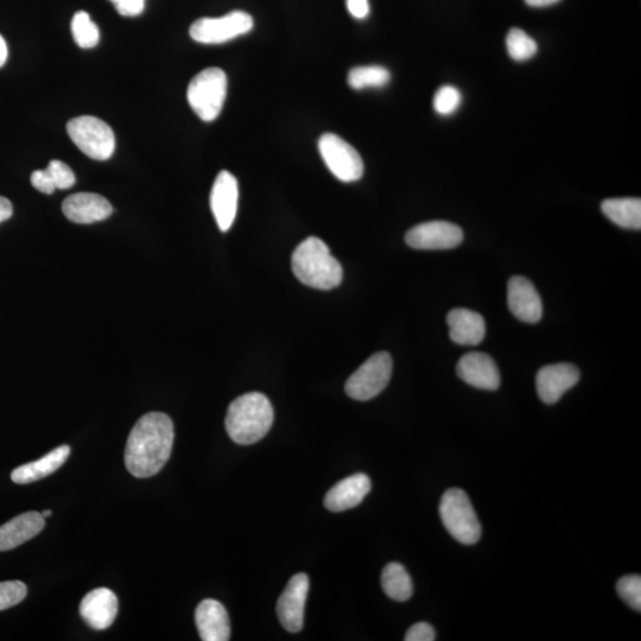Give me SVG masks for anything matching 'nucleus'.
Wrapping results in <instances>:
<instances>
[{"label":"nucleus","instance_id":"obj_1","mask_svg":"<svg viewBox=\"0 0 641 641\" xmlns=\"http://www.w3.org/2000/svg\"><path fill=\"white\" fill-rule=\"evenodd\" d=\"M175 439L174 424L162 412H150L131 430L125 449V465L136 478H150L168 462Z\"/></svg>","mask_w":641,"mask_h":641},{"label":"nucleus","instance_id":"obj_2","mask_svg":"<svg viewBox=\"0 0 641 641\" xmlns=\"http://www.w3.org/2000/svg\"><path fill=\"white\" fill-rule=\"evenodd\" d=\"M275 412L269 398L250 392L231 403L225 425L228 436L240 446H250L268 435L274 424Z\"/></svg>","mask_w":641,"mask_h":641},{"label":"nucleus","instance_id":"obj_3","mask_svg":"<svg viewBox=\"0 0 641 641\" xmlns=\"http://www.w3.org/2000/svg\"><path fill=\"white\" fill-rule=\"evenodd\" d=\"M291 269L298 281L307 287L332 290L342 282V266L330 253L328 246L316 237L302 241L291 257Z\"/></svg>","mask_w":641,"mask_h":641},{"label":"nucleus","instance_id":"obj_4","mask_svg":"<svg viewBox=\"0 0 641 641\" xmlns=\"http://www.w3.org/2000/svg\"><path fill=\"white\" fill-rule=\"evenodd\" d=\"M440 516L444 528L456 541L473 545L481 538V524L466 492L452 488L443 494Z\"/></svg>","mask_w":641,"mask_h":641},{"label":"nucleus","instance_id":"obj_5","mask_svg":"<svg viewBox=\"0 0 641 641\" xmlns=\"http://www.w3.org/2000/svg\"><path fill=\"white\" fill-rule=\"evenodd\" d=\"M227 95V76L220 68H207L190 81L187 99L203 122L220 116Z\"/></svg>","mask_w":641,"mask_h":641},{"label":"nucleus","instance_id":"obj_6","mask_svg":"<svg viewBox=\"0 0 641 641\" xmlns=\"http://www.w3.org/2000/svg\"><path fill=\"white\" fill-rule=\"evenodd\" d=\"M67 132L73 143L92 160H110L116 150V136L104 120L82 116L69 120Z\"/></svg>","mask_w":641,"mask_h":641},{"label":"nucleus","instance_id":"obj_7","mask_svg":"<svg viewBox=\"0 0 641 641\" xmlns=\"http://www.w3.org/2000/svg\"><path fill=\"white\" fill-rule=\"evenodd\" d=\"M392 358L389 353L379 352L367 359L347 380L345 389L355 401L366 402L385 390L392 376Z\"/></svg>","mask_w":641,"mask_h":641},{"label":"nucleus","instance_id":"obj_8","mask_svg":"<svg viewBox=\"0 0 641 641\" xmlns=\"http://www.w3.org/2000/svg\"><path fill=\"white\" fill-rule=\"evenodd\" d=\"M319 151L323 162L336 179L342 182H355L363 177V158L341 137L334 133H325L319 139Z\"/></svg>","mask_w":641,"mask_h":641},{"label":"nucleus","instance_id":"obj_9","mask_svg":"<svg viewBox=\"0 0 641 641\" xmlns=\"http://www.w3.org/2000/svg\"><path fill=\"white\" fill-rule=\"evenodd\" d=\"M253 18L243 11H233L219 18H201L190 27L189 34L195 42L221 44L250 33Z\"/></svg>","mask_w":641,"mask_h":641},{"label":"nucleus","instance_id":"obj_10","mask_svg":"<svg viewBox=\"0 0 641 641\" xmlns=\"http://www.w3.org/2000/svg\"><path fill=\"white\" fill-rule=\"evenodd\" d=\"M406 244L415 250H452L463 241V231L448 221H429L412 227L406 233Z\"/></svg>","mask_w":641,"mask_h":641},{"label":"nucleus","instance_id":"obj_11","mask_svg":"<svg viewBox=\"0 0 641 641\" xmlns=\"http://www.w3.org/2000/svg\"><path fill=\"white\" fill-rule=\"evenodd\" d=\"M309 587V577L306 574H297L291 577L288 586L279 596L277 602L279 623L290 633L302 631Z\"/></svg>","mask_w":641,"mask_h":641},{"label":"nucleus","instance_id":"obj_12","mask_svg":"<svg viewBox=\"0 0 641 641\" xmlns=\"http://www.w3.org/2000/svg\"><path fill=\"white\" fill-rule=\"evenodd\" d=\"M579 380L580 371L574 365L562 363L544 366L536 377L538 396L545 404H555L564 393L573 389Z\"/></svg>","mask_w":641,"mask_h":641},{"label":"nucleus","instance_id":"obj_13","mask_svg":"<svg viewBox=\"0 0 641 641\" xmlns=\"http://www.w3.org/2000/svg\"><path fill=\"white\" fill-rule=\"evenodd\" d=\"M239 187L230 171L222 170L211 193V209L221 232H227L237 217Z\"/></svg>","mask_w":641,"mask_h":641},{"label":"nucleus","instance_id":"obj_14","mask_svg":"<svg viewBox=\"0 0 641 641\" xmlns=\"http://www.w3.org/2000/svg\"><path fill=\"white\" fill-rule=\"evenodd\" d=\"M507 304L519 321L537 323L543 316L542 298L528 278L514 276L507 285Z\"/></svg>","mask_w":641,"mask_h":641},{"label":"nucleus","instance_id":"obj_15","mask_svg":"<svg viewBox=\"0 0 641 641\" xmlns=\"http://www.w3.org/2000/svg\"><path fill=\"white\" fill-rule=\"evenodd\" d=\"M456 373L463 382L475 389L498 390L501 382L497 364L485 353L471 352L463 355L456 366Z\"/></svg>","mask_w":641,"mask_h":641},{"label":"nucleus","instance_id":"obj_16","mask_svg":"<svg viewBox=\"0 0 641 641\" xmlns=\"http://www.w3.org/2000/svg\"><path fill=\"white\" fill-rule=\"evenodd\" d=\"M81 618L94 630H106L118 614V599L112 590L97 588L88 593L80 604Z\"/></svg>","mask_w":641,"mask_h":641},{"label":"nucleus","instance_id":"obj_17","mask_svg":"<svg viewBox=\"0 0 641 641\" xmlns=\"http://www.w3.org/2000/svg\"><path fill=\"white\" fill-rule=\"evenodd\" d=\"M63 214L75 224H94L111 217L112 205L104 196L93 193H78L63 201Z\"/></svg>","mask_w":641,"mask_h":641},{"label":"nucleus","instance_id":"obj_18","mask_svg":"<svg viewBox=\"0 0 641 641\" xmlns=\"http://www.w3.org/2000/svg\"><path fill=\"white\" fill-rule=\"evenodd\" d=\"M195 623L203 641H227L231 637V623L226 608L219 601L203 600L196 608Z\"/></svg>","mask_w":641,"mask_h":641},{"label":"nucleus","instance_id":"obj_19","mask_svg":"<svg viewBox=\"0 0 641 641\" xmlns=\"http://www.w3.org/2000/svg\"><path fill=\"white\" fill-rule=\"evenodd\" d=\"M372 484L366 474H354L336 484L325 497L326 509L344 512L361 504L371 492Z\"/></svg>","mask_w":641,"mask_h":641},{"label":"nucleus","instance_id":"obj_20","mask_svg":"<svg viewBox=\"0 0 641 641\" xmlns=\"http://www.w3.org/2000/svg\"><path fill=\"white\" fill-rule=\"evenodd\" d=\"M449 335L460 346H478L486 335L484 317L468 309L450 310L447 316Z\"/></svg>","mask_w":641,"mask_h":641},{"label":"nucleus","instance_id":"obj_21","mask_svg":"<svg viewBox=\"0 0 641 641\" xmlns=\"http://www.w3.org/2000/svg\"><path fill=\"white\" fill-rule=\"evenodd\" d=\"M42 513L25 512L0 526V551H9L30 541L46 526Z\"/></svg>","mask_w":641,"mask_h":641},{"label":"nucleus","instance_id":"obj_22","mask_svg":"<svg viewBox=\"0 0 641 641\" xmlns=\"http://www.w3.org/2000/svg\"><path fill=\"white\" fill-rule=\"evenodd\" d=\"M71 455V448L60 446L44 455L42 459L27 463L15 469L11 474V480L18 485H27L43 478L49 477L60 469Z\"/></svg>","mask_w":641,"mask_h":641},{"label":"nucleus","instance_id":"obj_23","mask_svg":"<svg viewBox=\"0 0 641 641\" xmlns=\"http://www.w3.org/2000/svg\"><path fill=\"white\" fill-rule=\"evenodd\" d=\"M601 211L606 217L627 230L641 228V200L636 198L608 199L602 202Z\"/></svg>","mask_w":641,"mask_h":641},{"label":"nucleus","instance_id":"obj_24","mask_svg":"<svg viewBox=\"0 0 641 641\" xmlns=\"http://www.w3.org/2000/svg\"><path fill=\"white\" fill-rule=\"evenodd\" d=\"M382 586L384 592L390 599L404 602L408 601L414 587L408 571L399 563H389L383 570Z\"/></svg>","mask_w":641,"mask_h":641},{"label":"nucleus","instance_id":"obj_25","mask_svg":"<svg viewBox=\"0 0 641 641\" xmlns=\"http://www.w3.org/2000/svg\"><path fill=\"white\" fill-rule=\"evenodd\" d=\"M390 80V72L382 66L357 67L348 74V85L357 91L382 88L389 84Z\"/></svg>","mask_w":641,"mask_h":641},{"label":"nucleus","instance_id":"obj_26","mask_svg":"<svg viewBox=\"0 0 641 641\" xmlns=\"http://www.w3.org/2000/svg\"><path fill=\"white\" fill-rule=\"evenodd\" d=\"M74 41L82 49H92L99 43L100 31L85 11L76 12L72 21Z\"/></svg>","mask_w":641,"mask_h":641},{"label":"nucleus","instance_id":"obj_27","mask_svg":"<svg viewBox=\"0 0 641 641\" xmlns=\"http://www.w3.org/2000/svg\"><path fill=\"white\" fill-rule=\"evenodd\" d=\"M507 52L511 59L517 62H524L532 59L538 52L535 40L522 29L513 28L506 37Z\"/></svg>","mask_w":641,"mask_h":641},{"label":"nucleus","instance_id":"obj_28","mask_svg":"<svg viewBox=\"0 0 641 641\" xmlns=\"http://www.w3.org/2000/svg\"><path fill=\"white\" fill-rule=\"evenodd\" d=\"M462 103V94L453 86H443L436 92L434 109L441 116H450L459 110Z\"/></svg>","mask_w":641,"mask_h":641},{"label":"nucleus","instance_id":"obj_29","mask_svg":"<svg viewBox=\"0 0 641 641\" xmlns=\"http://www.w3.org/2000/svg\"><path fill=\"white\" fill-rule=\"evenodd\" d=\"M617 592L620 598L627 605H630L637 612L641 611V577L640 575H628L621 577L617 583Z\"/></svg>","mask_w":641,"mask_h":641},{"label":"nucleus","instance_id":"obj_30","mask_svg":"<svg viewBox=\"0 0 641 641\" xmlns=\"http://www.w3.org/2000/svg\"><path fill=\"white\" fill-rule=\"evenodd\" d=\"M27 594V586L21 581L0 582V611L21 604Z\"/></svg>","mask_w":641,"mask_h":641},{"label":"nucleus","instance_id":"obj_31","mask_svg":"<svg viewBox=\"0 0 641 641\" xmlns=\"http://www.w3.org/2000/svg\"><path fill=\"white\" fill-rule=\"evenodd\" d=\"M46 171L56 189H69L75 184L73 170L66 163L54 160L48 164Z\"/></svg>","mask_w":641,"mask_h":641},{"label":"nucleus","instance_id":"obj_32","mask_svg":"<svg viewBox=\"0 0 641 641\" xmlns=\"http://www.w3.org/2000/svg\"><path fill=\"white\" fill-rule=\"evenodd\" d=\"M120 15L136 17L145 9V0H110Z\"/></svg>","mask_w":641,"mask_h":641},{"label":"nucleus","instance_id":"obj_33","mask_svg":"<svg viewBox=\"0 0 641 641\" xmlns=\"http://www.w3.org/2000/svg\"><path fill=\"white\" fill-rule=\"evenodd\" d=\"M404 639L405 641H434L436 633L433 626L427 623H418L409 628Z\"/></svg>","mask_w":641,"mask_h":641},{"label":"nucleus","instance_id":"obj_34","mask_svg":"<svg viewBox=\"0 0 641 641\" xmlns=\"http://www.w3.org/2000/svg\"><path fill=\"white\" fill-rule=\"evenodd\" d=\"M31 184H33L34 188H36L38 192H41L43 194L50 195L53 194L56 190L54 183L52 180H50L46 169L34 171V173L31 174Z\"/></svg>","mask_w":641,"mask_h":641},{"label":"nucleus","instance_id":"obj_35","mask_svg":"<svg viewBox=\"0 0 641 641\" xmlns=\"http://www.w3.org/2000/svg\"><path fill=\"white\" fill-rule=\"evenodd\" d=\"M347 10L354 18L364 19L370 14L368 0H346Z\"/></svg>","mask_w":641,"mask_h":641},{"label":"nucleus","instance_id":"obj_36","mask_svg":"<svg viewBox=\"0 0 641 641\" xmlns=\"http://www.w3.org/2000/svg\"><path fill=\"white\" fill-rule=\"evenodd\" d=\"M12 213H14L12 203L8 199L3 198V196H0V222L9 220L12 217Z\"/></svg>","mask_w":641,"mask_h":641},{"label":"nucleus","instance_id":"obj_37","mask_svg":"<svg viewBox=\"0 0 641 641\" xmlns=\"http://www.w3.org/2000/svg\"><path fill=\"white\" fill-rule=\"evenodd\" d=\"M561 0H525V3L532 8H547V6L555 5Z\"/></svg>","mask_w":641,"mask_h":641},{"label":"nucleus","instance_id":"obj_38","mask_svg":"<svg viewBox=\"0 0 641 641\" xmlns=\"http://www.w3.org/2000/svg\"><path fill=\"white\" fill-rule=\"evenodd\" d=\"M8 55H9L8 46H6V42L3 36L0 35V68H2L5 65L6 60H8Z\"/></svg>","mask_w":641,"mask_h":641},{"label":"nucleus","instance_id":"obj_39","mask_svg":"<svg viewBox=\"0 0 641 641\" xmlns=\"http://www.w3.org/2000/svg\"><path fill=\"white\" fill-rule=\"evenodd\" d=\"M52 513H53L52 511H50V510H46V511H43V512H42V516H43L44 518H48V517L52 516Z\"/></svg>","mask_w":641,"mask_h":641}]
</instances>
